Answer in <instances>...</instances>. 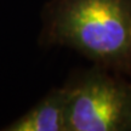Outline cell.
<instances>
[{
  "label": "cell",
  "instance_id": "1",
  "mask_svg": "<svg viewBox=\"0 0 131 131\" xmlns=\"http://www.w3.org/2000/svg\"><path fill=\"white\" fill-rule=\"evenodd\" d=\"M46 32L100 64H124L131 60V0H52Z\"/></svg>",
  "mask_w": 131,
  "mask_h": 131
},
{
  "label": "cell",
  "instance_id": "2",
  "mask_svg": "<svg viewBox=\"0 0 131 131\" xmlns=\"http://www.w3.org/2000/svg\"><path fill=\"white\" fill-rule=\"evenodd\" d=\"M66 89V131L131 129V89L122 81L92 72Z\"/></svg>",
  "mask_w": 131,
  "mask_h": 131
},
{
  "label": "cell",
  "instance_id": "3",
  "mask_svg": "<svg viewBox=\"0 0 131 131\" xmlns=\"http://www.w3.org/2000/svg\"><path fill=\"white\" fill-rule=\"evenodd\" d=\"M67 89L56 90L14 122L11 131H66Z\"/></svg>",
  "mask_w": 131,
  "mask_h": 131
}]
</instances>
